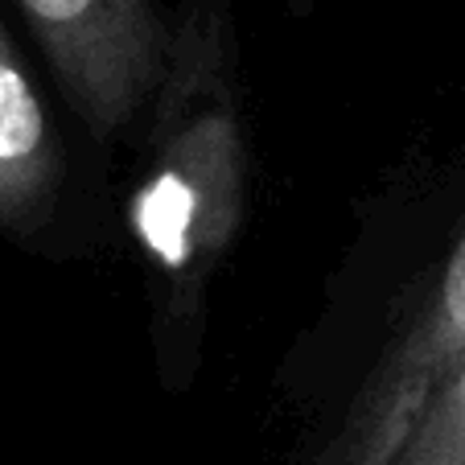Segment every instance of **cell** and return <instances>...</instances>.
Segmentation results:
<instances>
[{"instance_id":"1","label":"cell","mask_w":465,"mask_h":465,"mask_svg":"<svg viewBox=\"0 0 465 465\" xmlns=\"http://www.w3.org/2000/svg\"><path fill=\"white\" fill-rule=\"evenodd\" d=\"M227 62V0H182L149 95V165L132 198V231L169 322L193 313L243 214V128Z\"/></svg>"},{"instance_id":"5","label":"cell","mask_w":465,"mask_h":465,"mask_svg":"<svg viewBox=\"0 0 465 465\" xmlns=\"http://www.w3.org/2000/svg\"><path fill=\"white\" fill-rule=\"evenodd\" d=\"M391 465H465V362L429 400Z\"/></svg>"},{"instance_id":"4","label":"cell","mask_w":465,"mask_h":465,"mask_svg":"<svg viewBox=\"0 0 465 465\" xmlns=\"http://www.w3.org/2000/svg\"><path fill=\"white\" fill-rule=\"evenodd\" d=\"M58 182V144L13 42L0 29V227L37 231Z\"/></svg>"},{"instance_id":"2","label":"cell","mask_w":465,"mask_h":465,"mask_svg":"<svg viewBox=\"0 0 465 465\" xmlns=\"http://www.w3.org/2000/svg\"><path fill=\"white\" fill-rule=\"evenodd\" d=\"M21 9L91 132L115 136L149 104L165 58L149 0H21Z\"/></svg>"},{"instance_id":"3","label":"cell","mask_w":465,"mask_h":465,"mask_svg":"<svg viewBox=\"0 0 465 465\" xmlns=\"http://www.w3.org/2000/svg\"><path fill=\"white\" fill-rule=\"evenodd\" d=\"M465 362V235L445 255L424 305L354 395L317 465H391L429 400Z\"/></svg>"}]
</instances>
